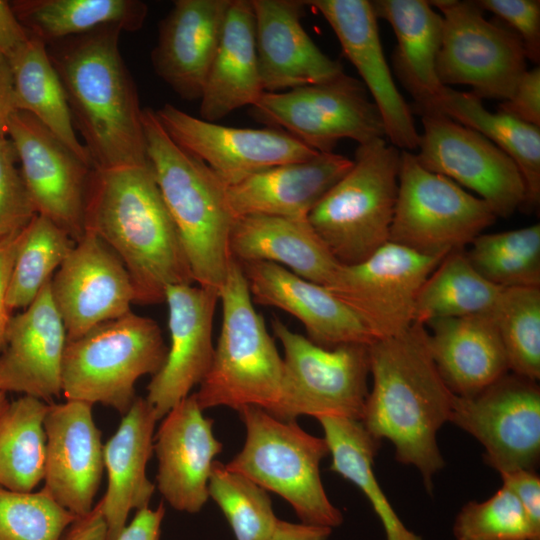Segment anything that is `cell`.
<instances>
[{
  "mask_svg": "<svg viewBox=\"0 0 540 540\" xmlns=\"http://www.w3.org/2000/svg\"><path fill=\"white\" fill-rule=\"evenodd\" d=\"M372 389L362 424L376 440L387 439L396 459L415 466L431 493L444 460L436 435L449 421L455 394L440 375L428 345V331L414 323L399 335L368 345Z\"/></svg>",
  "mask_w": 540,
  "mask_h": 540,
  "instance_id": "1",
  "label": "cell"
},
{
  "mask_svg": "<svg viewBox=\"0 0 540 540\" xmlns=\"http://www.w3.org/2000/svg\"><path fill=\"white\" fill-rule=\"evenodd\" d=\"M84 226L124 264L133 284L135 303H160L168 286L195 283L149 164L92 169Z\"/></svg>",
  "mask_w": 540,
  "mask_h": 540,
  "instance_id": "2",
  "label": "cell"
},
{
  "mask_svg": "<svg viewBox=\"0 0 540 540\" xmlns=\"http://www.w3.org/2000/svg\"><path fill=\"white\" fill-rule=\"evenodd\" d=\"M121 32L104 26L47 45L73 126L96 170L149 164L143 108L120 53Z\"/></svg>",
  "mask_w": 540,
  "mask_h": 540,
  "instance_id": "3",
  "label": "cell"
},
{
  "mask_svg": "<svg viewBox=\"0 0 540 540\" xmlns=\"http://www.w3.org/2000/svg\"><path fill=\"white\" fill-rule=\"evenodd\" d=\"M146 155L174 221L194 282L219 291L231 262L230 234L236 220L226 185L200 159L166 133L154 109L143 108Z\"/></svg>",
  "mask_w": 540,
  "mask_h": 540,
  "instance_id": "4",
  "label": "cell"
},
{
  "mask_svg": "<svg viewBox=\"0 0 540 540\" xmlns=\"http://www.w3.org/2000/svg\"><path fill=\"white\" fill-rule=\"evenodd\" d=\"M222 323L210 369L194 393L202 410L246 406L276 416L282 401L283 358L255 310L241 264L231 259L219 289Z\"/></svg>",
  "mask_w": 540,
  "mask_h": 540,
  "instance_id": "5",
  "label": "cell"
},
{
  "mask_svg": "<svg viewBox=\"0 0 540 540\" xmlns=\"http://www.w3.org/2000/svg\"><path fill=\"white\" fill-rule=\"evenodd\" d=\"M401 150L377 138L358 145L351 169L324 195L308 222L342 265L359 263L389 241Z\"/></svg>",
  "mask_w": 540,
  "mask_h": 540,
  "instance_id": "6",
  "label": "cell"
},
{
  "mask_svg": "<svg viewBox=\"0 0 540 540\" xmlns=\"http://www.w3.org/2000/svg\"><path fill=\"white\" fill-rule=\"evenodd\" d=\"M238 412L246 429L245 443L226 467L280 495L301 523L339 526L342 513L328 499L320 476V462L329 454L324 438L259 407L246 406Z\"/></svg>",
  "mask_w": 540,
  "mask_h": 540,
  "instance_id": "7",
  "label": "cell"
},
{
  "mask_svg": "<svg viewBox=\"0 0 540 540\" xmlns=\"http://www.w3.org/2000/svg\"><path fill=\"white\" fill-rule=\"evenodd\" d=\"M167 350L157 322L130 311L67 340L62 392L67 400L101 403L124 415L136 398L137 380L153 376Z\"/></svg>",
  "mask_w": 540,
  "mask_h": 540,
  "instance_id": "8",
  "label": "cell"
},
{
  "mask_svg": "<svg viewBox=\"0 0 540 540\" xmlns=\"http://www.w3.org/2000/svg\"><path fill=\"white\" fill-rule=\"evenodd\" d=\"M497 219L489 205L401 150L389 241L428 255L463 250Z\"/></svg>",
  "mask_w": 540,
  "mask_h": 540,
  "instance_id": "9",
  "label": "cell"
},
{
  "mask_svg": "<svg viewBox=\"0 0 540 540\" xmlns=\"http://www.w3.org/2000/svg\"><path fill=\"white\" fill-rule=\"evenodd\" d=\"M272 331L284 357V382L276 418L342 417L361 421L368 396V345L323 348L273 318Z\"/></svg>",
  "mask_w": 540,
  "mask_h": 540,
  "instance_id": "10",
  "label": "cell"
},
{
  "mask_svg": "<svg viewBox=\"0 0 540 540\" xmlns=\"http://www.w3.org/2000/svg\"><path fill=\"white\" fill-rule=\"evenodd\" d=\"M253 119L281 129L319 153L349 138L360 144L386 138L380 112L364 84L344 72L330 80L283 92H264Z\"/></svg>",
  "mask_w": 540,
  "mask_h": 540,
  "instance_id": "11",
  "label": "cell"
},
{
  "mask_svg": "<svg viewBox=\"0 0 540 540\" xmlns=\"http://www.w3.org/2000/svg\"><path fill=\"white\" fill-rule=\"evenodd\" d=\"M443 18L436 71L443 86L466 85L479 97L504 101L527 70L520 38L488 21L475 1L432 0Z\"/></svg>",
  "mask_w": 540,
  "mask_h": 540,
  "instance_id": "12",
  "label": "cell"
},
{
  "mask_svg": "<svg viewBox=\"0 0 540 540\" xmlns=\"http://www.w3.org/2000/svg\"><path fill=\"white\" fill-rule=\"evenodd\" d=\"M446 255L423 254L388 241L359 263L341 264L326 288L355 313L374 340L393 337L415 323L418 293Z\"/></svg>",
  "mask_w": 540,
  "mask_h": 540,
  "instance_id": "13",
  "label": "cell"
},
{
  "mask_svg": "<svg viewBox=\"0 0 540 540\" xmlns=\"http://www.w3.org/2000/svg\"><path fill=\"white\" fill-rule=\"evenodd\" d=\"M450 422L484 447L485 462L499 473L534 470L540 455V389L507 372L471 397L455 395Z\"/></svg>",
  "mask_w": 540,
  "mask_h": 540,
  "instance_id": "14",
  "label": "cell"
},
{
  "mask_svg": "<svg viewBox=\"0 0 540 540\" xmlns=\"http://www.w3.org/2000/svg\"><path fill=\"white\" fill-rule=\"evenodd\" d=\"M419 163L474 191L497 217L507 218L525 200V185L515 162L479 132L440 112L422 114Z\"/></svg>",
  "mask_w": 540,
  "mask_h": 540,
  "instance_id": "15",
  "label": "cell"
},
{
  "mask_svg": "<svg viewBox=\"0 0 540 540\" xmlns=\"http://www.w3.org/2000/svg\"><path fill=\"white\" fill-rule=\"evenodd\" d=\"M155 112L169 137L204 162L226 186L319 153L281 129L225 126L190 115L169 103Z\"/></svg>",
  "mask_w": 540,
  "mask_h": 540,
  "instance_id": "16",
  "label": "cell"
},
{
  "mask_svg": "<svg viewBox=\"0 0 540 540\" xmlns=\"http://www.w3.org/2000/svg\"><path fill=\"white\" fill-rule=\"evenodd\" d=\"M8 137L16 148L36 213L77 242L85 232V200L92 166L27 112L16 110L11 115Z\"/></svg>",
  "mask_w": 540,
  "mask_h": 540,
  "instance_id": "17",
  "label": "cell"
},
{
  "mask_svg": "<svg viewBox=\"0 0 540 540\" xmlns=\"http://www.w3.org/2000/svg\"><path fill=\"white\" fill-rule=\"evenodd\" d=\"M50 291L67 340L131 311L135 292L128 271L95 233L83 236L50 281Z\"/></svg>",
  "mask_w": 540,
  "mask_h": 540,
  "instance_id": "18",
  "label": "cell"
},
{
  "mask_svg": "<svg viewBox=\"0 0 540 540\" xmlns=\"http://www.w3.org/2000/svg\"><path fill=\"white\" fill-rule=\"evenodd\" d=\"M170 346L161 368L147 386L148 404L163 418L207 375L214 354L213 320L219 291L197 284L168 286Z\"/></svg>",
  "mask_w": 540,
  "mask_h": 540,
  "instance_id": "19",
  "label": "cell"
},
{
  "mask_svg": "<svg viewBox=\"0 0 540 540\" xmlns=\"http://www.w3.org/2000/svg\"><path fill=\"white\" fill-rule=\"evenodd\" d=\"M328 22L346 58L358 71L362 83L376 104L385 136L399 150L418 149L411 108L399 92L385 58L377 16L367 0H307Z\"/></svg>",
  "mask_w": 540,
  "mask_h": 540,
  "instance_id": "20",
  "label": "cell"
},
{
  "mask_svg": "<svg viewBox=\"0 0 540 540\" xmlns=\"http://www.w3.org/2000/svg\"><path fill=\"white\" fill-rule=\"evenodd\" d=\"M89 403L67 400L49 404L46 434L45 481L42 488L77 517L93 509L104 461L101 433Z\"/></svg>",
  "mask_w": 540,
  "mask_h": 540,
  "instance_id": "21",
  "label": "cell"
},
{
  "mask_svg": "<svg viewBox=\"0 0 540 540\" xmlns=\"http://www.w3.org/2000/svg\"><path fill=\"white\" fill-rule=\"evenodd\" d=\"M155 435L157 488L176 510L197 513L209 498L208 482L223 445L203 415L194 393L175 405Z\"/></svg>",
  "mask_w": 540,
  "mask_h": 540,
  "instance_id": "22",
  "label": "cell"
},
{
  "mask_svg": "<svg viewBox=\"0 0 540 540\" xmlns=\"http://www.w3.org/2000/svg\"><path fill=\"white\" fill-rule=\"evenodd\" d=\"M50 281L28 307L11 317L0 354V390L43 401L62 392V362L67 343Z\"/></svg>",
  "mask_w": 540,
  "mask_h": 540,
  "instance_id": "23",
  "label": "cell"
},
{
  "mask_svg": "<svg viewBox=\"0 0 540 540\" xmlns=\"http://www.w3.org/2000/svg\"><path fill=\"white\" fill-rule=\"evenodd\" d=\"M264 92H283L330 80L343 66L324 54L302 26L303 0H251Z\"/></svg>",
  "mask_w": 540,
  "mask_h": 540,
  "instance_id": "24",
  "label": "cell"
},
{
  "mask_svg": "<svg viewBox=\"0 0 540 540\" xmlns=\"http://www.w3.org/2000/svg\"><path fill=\"white\" fill-rule=\"evenodd\" d=\"M240 264L252 301L293 315L316 345L330 349L375 341L355 313L326 287L271 262Z\"/></svg>",
  "mask_w": 540,
  "mask_h": 540,
  "instance_id": "25",
  "label": "cell"
},
{
  "mask_svg": "<svg viewBox=\"0 0 540 540\" xmlns=\"http://www.w3.org/2000/svg\"><path fill=\"white\" fill-rule=\"evenodd\" d=\"M232 0H176L151 52L157 76L180 98L200 100Z\"/></svg>",
  "mask_w": 540,
  "mask_h": 540,
  "instance_id": "26",
  "label": "cell"
},
{
  "mask_svg": "<svg viewBox=\"0 0 540 540\" xmlns=\"http://www.w3.org/2000/svg\"><path fill=\"white\" fill-rule=\"evenodd\" d=\"M352 166L353 160L331 152L271 167L227 186L228 203L235 218L307 219Z\"/></svg>",
  "mask_w": 540,
  "mask_h": 540,
  "instance_id": "27",
  "label": "cell"
},
{
  "mask_svg": "<svg viewBox=\"0 0 540 540\" xmlns=\"http://www.w3.org/2000/svg\"><path fill=\"white\" fill-rule=\"evenodd\" d=\"M157 417L146 399L136 397L114 435L103 445L107 489L100 500L107 540H117L129 512L149 507L155 485L146 476Z\"/></svg>",
  "mask_w": 540,
  "mask_h": 540,
  "instance_id": "28",
  "label": "cell"
},
{
  "mask_svg": "<svg viewBox=\"0 0 540 540\" xmlns=\"http://www.w3.org/2000/svg\"><path fill=\"white\" fill-rule=\"evenodd\" d=\"M425 326L433 361L455 395L474 396L509 372L491 314L437 319Z\"/></svg>",
  "mask_w": 540,
  "mask_h": 540,
  "instance_id": "29",
  "label": "cell"
},
{
  "mask_svg": "<svg viewBox=\"0 0 540 540\" xmlns=\"http://www.w3.org/2000/svg\"><path fill=\"white\" fill-rule=\"evenodd\" d=\"M229 248L231 257L239 263L271 262L324 287L341 265L307 219L236 218Z\"/></svg>",
  "mask_w": 540,
  "mask_h": 540,
  "instance_id": "30",
  "label": "cell"
},
{
  "mask_svg": "<svg viewBox=\"0 0 540 540\" xmlns=\"http://www.w3.org/2000/svg\"><path fill=\"white\" fill-rule=\"evenodd\" d=\"M264 93L251 0H232L200 98L199 118L216 122Z\"/></svg>",
  "mask_w": 540,
  "mask_h": 540,
  "instance_id": "31",
  "label": "cell"
},
{
  "mask_svg": "<svg viewBox=\"0 0 540 540\" xmlns=\"http://www.w3.org/2000/svg\"><path fill=\"white\" fill-rule=\"evenodd\" d=\"M377 18L392 27L397 45L393 65L398 79L422 115L437 111L443 89L436 62L442 42L443 18L425 0L371 1Z\"/></svg>",
  "mask_w": 540,
  "mask_h": 540,
  "instance_id": "32",
  "label": "cell"
},
{
  "mask_svg": "<svg viewBox=\"0 0 540 540\" xmlns=\"http://www.w3.org/2000/svg\"><path fill=\"white\" fill-rule=\"evenodd\" d=\"M437 111L471 128L505 152L517 165L525 185L521 207L530 212L540 202V127L502 112L488 111L482 99L471 92L444 86Z\"/></svg>",
  "mask_w": 540,
  "mask_h": 540,
  "instance_id": "33",
  "label": "cell"
},
{
  "mask_svg": "<svg viewBox=\"0 0 540 540\" xmlns=\"http://www.w3.org/2000/svg\"><path fill=\"white\" fill-rule=\"evenodd\" d=\"M18 20L46 45L104 26L134 32L142 28L148 6L139 0H16Z\"/></svg>",
  "mask_w": 540,
  "mask_h": 540,
  "instance_id": "34",
  "label": "cell"
},
{
  "mask_svg": "<svg viewBox=\"0 0 540 540\" xmlns=\"http://www.w3.org/2000/svg\"><path fill=\"white\" fill-rule=\"evenodd\" d=\"M8 61L13 74L16 110L33 115L92 166L88 151L76 136L65 91L47 45L31 35L27 45Z\"/></svg>",
  "mask_w": 540,
  "mask_h": 540,
  "instance_id": "35",
  "label": "cell"
},
{
  "mask_svg": "<svg viewBox=\"0 0 540 540\" xmlns=\"http://www.w3.org/2000/svg\"><path fill=\"white\" fill-rule=\"evenodd\" d=\"M317 420L332 458L330 470L363 492L382 523L385 540H423L406 528L376 479L373 464L380 441L372 437L361 421L330 416Z\"/></svg>",
  "mask_w": 540,
  "mask_h": 540,
  "instance_id": "36",
  "label": "cell"
},
{
  "mask_svg": "<svg viewBox=\"0 0 540 540\" xmlns=\"http://www.w3.org/2000/svg\"><path fill=\"white\" fill-rule=\"evenodd\" d=\"M504 287L480 275L463 250L449 252L423 283L415 304V323L492 314Z\"/></svg>",
  "mask_w": 540,
  "mask_h": 540,
  "instance_id": "37",
  "label": "cell"
},
{
  "mask_svg": "<svg viewBox=\"0 0 540 540\" xmlns=\"http://www.w3.org/2000/svg\"><path fill=\"white\" fill-rule=\"evenodd\" d=\"M49 404L24 395L9 404L0 417V486L31 492L44 478Z\"/></svg>",
  "mask_w": 540,
  "mask_h": 540,
  "instance_id": "38",
  "label": "cell"
},
{
  "mask_svg": "<svg viewBox=\"0 0 540 540\" xmlns=\"http://www.w3.org/2000/svg\"><path fill=\"white\" fill-rule=\"evenodd\" d=\"M75 241L48 218L36 214L20 233L10 277L7 306L25 309L52 279Z\"/></svg>",
  "mask_w": 540,
  "mask_h": 540,
  "instance_id": "39",
  "label": "cell"
},
{
  "mask_svg": "<svg viewBox=\"0 0 540 540\" xmlns=\"http://www.w3.org/2000/svg\"><path fill=\"white\" fill-rule=\"evenodd\" d=\"M474 269L504 287H540V224L480 234L465 253Z\"/></svg>",
  "mask_w": 540,
  "mask_h": 540,
  "instance_id": "40",
  "label": "cell"
},
{
  "mask_svg": "<svg viewBox=\"0 0 540 540\" xmlns=\"http://www.w3.org/2000/svg\"><path fill=\"white\" fill-rule=\"evenodd\" d=\"M507 356L509 371L540 378V287L504 288L491 314Z\"/></svg>",
  "mask_w": 540,
  "mask_h": 540,
  "instance_id": "41",
  "label": "cell"
},
{
  "mask_svg": "<svg viewBox=\"0 0 540 540\" xmlns=\"http://www.w3.org/2000/svg\"><path fill=\"white\" fill-rule=\"evenodd\" d=\"M208 493L226 517L236 540H270L278 518L265 489L215 461Z\"/></svg>",
  "mask_w": 540,
  "mask_h": 540,
  "instance_id": "42",
  "label": "cell"
},
{
  "mask_svg": "<svg viewBox=\"0 0 540 540\" xmlns=\"http://www.w3.org/2000/svg\"><path fill=\"white\" fill-rule=\"evenodd\" d=\"M457 540H540L514 493L502 485L489 499L463 506L453 526Z\"/></svg>",
  "mask_w": 540,
  "mask_h": 540,
  "instance_id": "43",
  "label": "cell"
},
{
  "mask_svg": "<svg viewBox=\"0 0 540 540\" xmlns=\"http://www.w3.org/2000/svg\"><path fill=\"white\" fill-rule=\"evenodd\" d=\"M76 518L43 489L16 492L0 486V540H61Z\"/></svg>",
  "mask_w": 540,
  "mask_h": 540,
  "instance_id": "44",
  "label": "cell"
},
{
  "mask_svg": "<svg viewBox=\"0 0 540 540\" xmlns=\"http://www.w3.org/2000/svg\"><path fill=\"white\" fill-rule=\"evenodd\" d=\"M17 164L13 142L0 137V241L21 233L37 214Z\"/></svg>",
  "mask_w": 540,
  "mask_h": 540,
  "instance_id": "45",
  "label": "cell"
},
{
  "mask_svg": "<svg viewBox=\"0 0 540 540\" xmlns=\"http://www.w3.org/2000/svg\"><path fill=\"white\" fill-rule=\"evenodd\" d=\"M483 10L502 19L520 38L527 60H540V1L539 0H477Z\"/></svg>",
  "mask_w": 540,
  "mask_h": 540,
  "instance_id": "46",
  "label": "cell"
},
{
  "mask_svg": "<svg viewBox=\"0 0 540 540\" xmlns=\"http://www.w3.org/2000/svg\"><path fill=\"white\" fill-rule=\"evenodd\" d=\"M498 111L540 127V68L526 70L513 94L498 105Z\"/></svg>",
  "mask_w": 540,
  "mask_h": 540,
  "instance_id": "47",
  "label": "cell"
},
{
  "mask_svg": "<svg viewBox=\"0 0 540 540\" xmlns=\"http://www.w3.org/2000/svg\"><path fill=\"white\" fill-rule=\"evenodd\" d=\"M503 485L517 497L533 526L540 530V478L534 470L516 469L500 473Z\"/></svg>",
  "mask_w": 540,
  "mask_h": 540,
  "instance_id": "48",
  "label": "cell"
},
{
  "mask_svg": "<svg viewBox=\"0 0 540 540\" xmlns=\"http://www.w3.org/2000/svg\"><path fill=\"white\" fill-rule=\"evenodd\" d=\"M19 239L20 233L0 241V352L4 347L6 332L12 317L7 306V294Z\"/></svg>",
  "mask_w": 540,
  "mask_h": 540,
  "instance_id": "49",
  "label": "cell"
},
{
  "mask_svg": "<svg viewBox=\"0 0 540 540\" xmlns=\"http://www.w3.org/2000/svg\"><path fill=\"white\" fill-rule=\"evenodd\" d=\"M30 36L10 2L0 0V54L10 60L27 45Z\"/></svg>",
  "mask_w": 540,
  "mask_h": 540,
  "instance_id": "50",
  "label": "cell"
},
{
  "mask_svg": "<svg viewBox=\"0 0 540 540\" xmlns=\"http://www.w3.org/2000/svg\"><path fill=\"white\" fill-rule=\"evenodd\" d=\"M164 515L165 508L162 503L156 509L146 507L137 510L135 517L117 540H159Z\"/></svg>",
  "mask_w": 540,
  "mask_h": 540,
  "instance_id": "51",
  "label": "cell"
},
{
  "mask_svg": "<svg viewBox=\"0 0 540 540\" xmlns=\"http://www.w3.org/2000/svg\"><path fill=\"white\" fill-rule=\"evenodd\" d=\"M61 540H107V526L100 502L68 527Z\"/></svg>",
  "mask_w": 540,
  "mask_h": 540,
  "instance_id": "52",
  "label": "cell"
},
{
  "mask_svg": "<svg viewBox=\"0 0 540 540\" xmlns=\"http://www.w3.org/2000/svg\"><path fill=\"white\" fill-rule=\"evenodd\" d=\"M15 111L11 66L8 59L0 54V137L8 136V123Z\"/></svg>",
  "mask_w": 540,
  "mask_h": 540,
  "instance_id": "53",
  "label": "cell"
},
{
  "mask_svg": "<svg viewBox=\"0 0 540 540\" xmlns=\"http://www.w3.org/2000/svg\"><path fill=\"white\" fill-rule=\"evenodd\" d=\"M332 528L278 519L270 540H327Z\"/></svg>",
  "mask_w": 540,
  "mask_h": 540,
  "instance_id": "54",
  "label": "cell"
},
{
  "mask_svg": "<svg viewBox=\"0 0 540 540\" xmlns=\"http://www.w3.org/2000/svg\"><path fill=\"white\" fill-rule=\"evenodd\" d=\"M9 402L6 397V392L0 390V417L9 406Z\"/></svg>",
  "mask_w": 540,
  "mask_h": 540,
  "instance_id": "55",
  "label": "cell"
}]
</instances>
